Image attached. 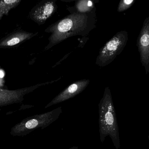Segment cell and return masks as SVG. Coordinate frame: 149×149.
<instances>
[{"label":"cell","mask_w":149,"mask_h":149,"mask_svg":"<svg viewBox=\"0 0 149 149\" xmlns=\"http://www.w3.org/2000/svg\"><path fill=\"white\" fill-rule=\"evenodd\" d=\"M96 8L88 13H72L48 27L45 31L51 33L49 43L44 50H47L70 37L86 36L96 27Z\"/></svg>","instance_id":"cell-1"},{"label":"cell","mask_w":149,"mask_h":149,"mask_svg":"<svg viewBox=\"0 0 149 149\" xmlns=\"http://www.w3.org/2000/svg\"><path fill=\"white\" fill-rule=\"evenodd\" d=\"M99 127L100 139L102 143L109 136L116 149L120 147L119 130L116 110L110 89L106 87L99 104Z\"/></svg>","instance_id":"cell-2"},{"label":"cell","mask_w":149,"mask_h":149,"mask_svg":"<svg viewBox=\"0 0 149 149\" xmlns=\"http://www.w3.org/2000/svg\"><path fill=\"white\" fill-rule=\"evenodd\" d=\"M62 113V108L59 107L48 112L28 117L14 126L10 134L13 136H22L36 129H45L56 121Z\"/></svg>","instance_id":"cell-3"},{"label":"cell","mask_w":149,"mask_h":149,"mask_svg":"<svg viewBox=\"0 0 149 149\" xmlns=\"http://www.w3.org/2000/svg\"><path fill=\"white\" fill-rule=\"evenodd\" d=\"M128 40V33L126 31L118 32L100 49L96 64L104 67L114 61L122 53Z\"/></svg>","instance_id":"cell-4"},{"label":"cell","mask_w":149,"mask_h":149,"mask_svg":"<svg viewBox=\"0 0 149 149\" xmlns=\"http://www.w3.org/2000/svg\"><path fill=\"white\" fill-rule=\"evenodd\" d=\"M54 82V81L37 84L30 87L14 90L0 89V107L21 103L26 95L42 86L52 83Z\"/></svg>","instance_id":"cell-5"},{"label":"cell","mask_w":149,"mask_h":149,"mask_svg":"<svg viewBox=\"0 0 149 149\" xmlns=\"http://www.w3.org/2000/svg\"><path fill=\"white\" fill-rule=\"evenodd\" d=\"M57 9L55 0H44L35 6L30 11L29 18L39 26L43 25Z\"/></svg>","instance_id":"cell-6"},{"label":"cell","mask_w":149,"mask_h":149,"mask_svg":"<svg viewBox=\"0 0 149 149\" xmlns=\"http://www.w3.org/2000/svg\"><path fill=\"white\" fill-rule=\"evenodd\" d=\"M141 63L146 74L149 72V16L145 19L137 40Z\"/></svg>","instance_id":"cell-7"},{"label":"cell","mask_w":149,"mask_h":149,"mask_svg":"<svg viewBox=\"0 0 149 149\" xmlns=\"http://www.w3.org/2000/svg\"><path fill=\"white\" fill-rule=\"evenodd\" d=\"M90 82L88 79H83L71 84L49 103L45 106V109L67 101L80 94L87 88Z\"/></svg>","instance_id":"cell-8"},{"label":"cell","mask_w":149,"mask_h":149,"mask_svg":"<svg viewBox=\"0 0 149 149\" xmlns=\"http://www.w3.org/2000/svg\"><path fill=\"white\" fill-rule=\"evenodd\" d=\"M38 33V32L30 33L22 30L14 31L0 39V49L10 48L18 46L30 40Z\"/></svg>","instance_id":"cell-9"},{"label":"cell","mask_w":149,"mask_h":149,"mask_svg":"<svg viewBox=\"0 0 149 149\" xmlns=\"http://www.w3.org/2000/svg\"><path fill=\"white\" fill-rule=\"evenodd\" d=\"M99 1L78 0L76 1L74 6L67 8L70 14L88 13L92 12L95 8V4Z\"/></svg>","instance_id":"cell-10"},{"label":"cell","mask_w":149,"mask_h":149,"mask_svg":"<svg viewBox=\"0 0 149 149\" xmlns=\"http://www.w3.org/2000/svg\"><path fill=\"white\" fill-rule=\"evenodd\" d=\"M21 1V0L0 1V20L4 15H8L9 12L19 5Z\"/></svg>","instance_id":"cell-11"},{"label":"cell","mask_w":149,"mask_h":149,"mask_svg":"<svg viewBox=\"0 0 149 149\" xmlns=\"http://www.w3.org/2000/svg\"><path fill=\"white\" fill-rule=\"evenodd\" d=\"M136 2L135 0H121L118 7L117 11L122 13L131 7Z\"/></svg>","instance_id":"cell-12"},{"label":"cell","mask_w":149,"mask_h":149,"mask_svg":"<svg viewBox=\"0 0 149 149\" xmlns=\"http://www.w3.org/2000/svg\"><path fill=\"white\" fill-rule=\"evenodd\" d=\"M68 149H78V146H73Z\"/></svg>","instance_id":"cell-13"}]
</instances>
